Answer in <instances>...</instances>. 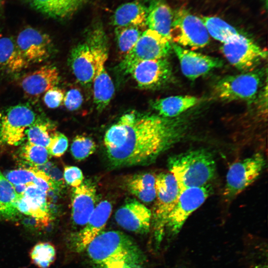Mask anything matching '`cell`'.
Masks as SVG:
<instances>
[{
  "instance_id": "44dd1931",
  "label": "cell",
  "mask_w": 268,
  "mask_h": 268,
  "mask_svg": "<svg viewBox=\"0 0 268 268\" xmlns=\"http://www.w3.org/2000/svg\"><path fill=\"white\" fill-rule=\"evenodd\" d=\"M30 6L46 17L57 20L69 18L85 0H26Z\"/></svg>"
},
{
  "instance_id": "8992f818",
  "label": "cell",
  "mask_w": 268,
  "mask_h": 268,
  "mask_svg": "<svg viewBox=\"0 0 268 268\" xmlns=\"http://www.w3.org/2000/svg\"><path fill=\"white\" fill-rule=\"evenodd\" d=\"M42 115L28 103H20L0 112V142L17 145L25 136L26 130Z\"/></svg>"
},
{
  "instance_id": "60d3db41",
  "label": "cell",
  "mask_w": 268,
  "mask_h": 268,
  "mask_svg": "<svg viewBox=\"0 0 268 268\" xmlns=\"http://www.w3.org/2000/svg\"><path fill=\"white\" fill-rule=\"evenodd\" d=\"M1 6V0H0V7Z\"/></svg>"
},
{
  "instance_id": "2e32d148",
  "label": "cell",
  "mask_w": 268,
  "mask_h": 268,
  "mask_svg": "<svg viewBox=\"0 0 268 268\" xmlns=\"http://www.w3.org/2000/svg\"><path fill=\"white\" fill-rule=\"evenodd\" d=\"M112 209L110 201L104 200L96 205L84 227L70 236V245L73 251L81 253L102 231Z\"/></svg>"
},
{
  "instance_id": "30bf717a",
  "label": "cell",
  "mask_w": 268,
  "mask_h": 268,
  "mask_svg": "<svg viewBox=\"0 0 268 268\" xmlns=\"http://www.w3.org/2000/svg\"><path fill=\"white\" fill-rule=\"evenodd\" d=\"M266 164L260 153L236 162L227 173L223 195L227 200L234 199L253 183L260 175Z\"/></svg>"
},
{
  "instance_id": "ac0fdd59",
  "label": "cell",
  "mask_w": 268,
  "mask_h": 268,
  "mask_svg": "<svg viewBox=\"0 0 268 268\" xmlns=\"http://www.w3.org/2000/svg\"><path fill=\"white\" fill-rule=\"evenodd\" d=\"M115 218L123 228L137 234H147L151 225L152 212L140 202L131 200L116 212Z\"/></svg>"
},
{
  "instance_id": "d590c367",
  "label": "cell",
  "mask_w": 268,
  "mask_h": 268,
  "mask_svg": "<svg viewBox=\"0 0 268 268\" xmlns=\"http://www.w3.org/2000/svg\"><path fill=\"white\" fill-rule=\"evenodd\" d=\"M68 147V139L62 133L55 132L52 135L47 150L50 155L62 156Z\"/></svg>"
},
{
  "instance_id": "7c38bea8",
  "label": "cell",
  "mask_w": 268,
  "mask_h": 268,
  "mask_svg": "<svg viewBox=\"0 0 268 268\" xmlns=\"http://www.w3.org/2000/svg\"><path fill=\"white\" fill-rule=\"evenodd\" d=\"M171 42L156 31L146 29L133 48L124 57L122 68L127 72L138 62L166 58L172 49Z\"/></svg>"
},
{
  "instance_id": "52a82bcc",
  "label": "cell",
  "mask_w": 268,
  "mask_h": 268,
  "mask_svg": "<svg viewBox=\"0 0 268 268\" xmlns=\"http://www.w3.org/2000/svg\"><path fill=\"white\" fill-rule=\"evenodd\" d=\"M170 36L172 42L192 49L203 48L209 42V35L201 19L185 7L173 12Z\"/></svg>"
},
{
  "instance_id": "1f68e13d",
  "label": "cell",
  "mask_w": 268,
  "mask_h": 268,
  "mask_svg": "<svg viewBox=\"0 0 268 268\" xmlns=\"http://www.w3.org/2000/svg\"><path fill=\"white\" fill-rule=\"evenodd\" d=\"M50 154L47 148L27 141L20 148L19 157L26 163L35 168L48 162Z\"/></svg>"
},
{
  "instance_id": "277c9868",
  "label": "cell",
  "mask_w": 268,
  "mask_h": 268,
  "mask_svg": "<svg viewBox=\"0 0 268 268\" xmlns=\"http://www.w3.org/2000/svg\"><path fill=\"white\" fill-rule=\"evenodd\" d=\"M105 54H108L106 35L101 24L97 23L88 32L85 40L75 46L69 55V66L80 83L92 82L98 61Z\"/></svg>"
},
{
  "instance_id": "8fae6325",
  "label": "cell",
  "mask_w": 268,
  "mask_h": 268,
  "mask_svg": "<svg viewBox=\"0 0 268 268\" xmlns=\"http://www.w3.org/2000/svg\"><path fill=\"white\" fill-rule=\"evenodd\" d=\"M212 192V187L208 184L181 190L176 204L168 217L165 234H178L189 216L203 203Z\"/></svg>"
},
{
  "instance_id": "ba28073f",
  "label": "cell",
  "mask_w": 268,
  "mask_h": 268,
  "mask_svg": "<svg viewBox=\"0 0 268 268\" xmlns=\"http://www.w3.org/2000/svg\"><path fill=\"white\" fill-rule=\"evenodd\" d=\"M221 49L227 60L243 72L253 70L268 56L266 50L240 33L222 43Z\"/></svg>"
},
{
  "instance_id": "484cf974",
  "label": "cell",
  "mask_w": 268,
  "mask_h": 268,
  "mask_svg": "<svg viewBox=\"0 0 268 268\" xmlns=\"http://www.w3.org/2000/svg\"><path fill=\"white\" fill-rule=\"evenodd\" d=\"M200 99L191 95H176L156 99L151 104L158 115L166 118L177 117L195 106Z\"/></svg>"
},
{
  "instance_id": "f1b7e54d",
  "label": "cell",
  "mask_w": 268,
  "mask_h": 268,
  "mask_svg": "<svg viewBox=\"0 0 268 268\" xmlns=\"http://www.w3.org/2000/svg\"><path fill=\"white\" fill-rule=\"evenodd\" d=\"M55 129L54 124L42 115L26 130L25 134L28 141L47 148Z\"/></svg>"
},
{
  "instance_id": "6da1fadb",
  "label": "cell",
  "mask_w": 268,
  "mask_h": 268,
  "mask_svg": "<svg viewBox=\"0 0 268 268\" xmlns=\"http://www.w3.org/2000/svg\"><path fill=\"white\" fill-rule=\"evenodd\" d=\"M184 129L171 118L130 112L106 132L107 156L116 167L148 164L179 141Z\"/></svg>"
},
{
  "instance_id": "603a6c76",
  "label": "cell",
  "mask_w": 268,
  "mask_h": 268,
  "mask_svg": "<svg viewBox=\"0 0 268 268\" xmlns=\"http://www.w3.org/2000/svg\"><path fill=\"white\" fill-rule=\"evenodd\" d=\"M108 55L101 56L96 65L93 83L94 102L98 110L105 109L110 103L114 93L113 81L106 70L105 65Z\"/></svg>"
},
{
  "instance_id": "f546056e",
  "label": "cell",
  "mask_w": 268,
  "mask_h": 268,
  "mask_svg": "<svg viewBox=\"0 0 268 268\" xmlns=\"http://www.w3.org/2000/svg\"><path fill=\"white\" fill-rule=\"evenodd\" d=\"M201 18L209 35L222 43L239 33L235 28L219 17L203 16Z\"/></svg>"
},
{
  "instance_id": "83f0119b",
  "label": "cell",
  "mask_w": 268,
  "mask_h": 268,
  "mask_svg": "<svg viewBox=\"0 0 268 268\" xmlns=\"http://www.w3.org/2000/svg\"><path fill=\"white\" fill-rule=\"evenodd\" d=\"M18 198L14 186L0 170V220L19 218L20 214L17 208Z\"/></svg>"
},
{
  "instance_id": "5b68a950",
  "label": "cell",
  "mask_w": 268,
  "mask_h": 268,
  "mask_svg": "<svg viewBox=\"0 0 268 268\" xmlns=\"http://www.w3.org/2000/svg\"><path fill=\"white\" fill-rule=\"evenodd\" d=\"M156 201L152 213L151 223L154 240L159 245L165 235L168 217L174 209L180 189L171 173H161L156 177Z\"/></svg>"
},
{
  "instance_id": "d6a6232c",
  "label": "cell",
  "mask_w": 268,
  "mask_h": 268,
  "mask_svg": "<svg viewBox=\"0 0 268 268\" xmlns=\"http://www.w3.org/2000/svg\"><path fill=\"white\" fill-rule=\"evenodd\" d=\"M145 30L135 26L118 27L115 34L119 51L125 57L135 45Z\"/></svg>"
},
{
  "instance_id": "9a60e30c",
  "label": "cell",
  "mask_w": 268,
  "mask_h": 268,
  "mask_svg": "<svg viewBox=\"0 0 268 268\" xmlns=\"http://www.w3.org/2000/svg\"><path fill=\"white\" fill-rule=\"evenodd\" d=\"M126 72L132 76L138 87L145 89L164 85L172 76L171 66L166 58L138 62Z\"/></svg>"
},
{
  "instance_id": "74e56055",
  "label": "cell",
  "mask_w": 268,
  "mask_h": 268,
  "mask_svg": "<svg viewBox=\"0 0 268 268\" xmlns=\"http://www.w3.org/2000/svg\"><path fill=\"white\" fill-rule=\"evenodd\" d=\"M63 177L66 182L73 188L80 185L84 178L81 170L73 166H67L65 167Z\"/></svg>"
},
{
  "instance_id": "b9f144b4",
  "label": "cell",
  "mask_w": 268,
  "mask_h": 268,
  "mask_svg": "<svg viewBox=\"0 0 268 268\" xmlns=\"http://www.w3.org/2000/svg\"></svg>"
},
{
  "instance_id": "f35d334b",
  "label": "cell",
  "mask_w": 268,
  "mask_h": 268,
  "mask_svg": "<svg viewBox=\"0 0 268 268\" xmlns=\"http://www.w3.org/2000/svg\"><path fill=\"white\" fill-rule=\"evenodd\" d=\"M82 101V96L80 91L76 89H72L68 91L64 99L66 107L70 111H73L79 108Z\"/></svg>"
},
{
  "instance_id": "ffe728a7",
  "label": "cell",
  "mask_w": 268,
  "mask_h": 268,
  "mask_svg": "<svg viewBox=\"0 0 268 268\" xmlns=\"http://www.w3.org/2000/svg\"><path fill=\"white\" fill-rule=\"evenodd\" d=\"M59 81L57 68L49 64L25 74L20 81V85L26 95L35 98L56 87Z\"/></svg>"
},
{
  "instance_id": "d6986e66",
  "label": "cell",
  "mask_w": 268,
  "mask_h": 268,
  "mask_svg": "<svg viewBox=\"0 0 268 268\" xmlns=\"http://www.w3.org/2000/svg\"><path fill=\"white\" fill-rule=\"evenodd\" d=\"M96 188L89 181L73 188L71 195V218L73 223L84 226L96 207Z\"/></svg>"
},
{
  "instance_id": "7a4b0ae2",
  "label": "cell",
  "mask_w": 268,
  "mask_h": 268,
  "mask_svg": "<svg viewBox=\"0 0 268 268\" xmlns=\"http://www.w3.org/2000/svg\"><path fill=\"white\" fill-rule=\"evenodd\" d=\"M86 250L93 268H144L146 262L138 245L119 231H102Z\"/></svg>"
},
{
  "instance_id": "d4e9b609",
  "label": "cell",
  "mask_w": 268,
  "mask_h": 268,
  "mask_svg": "<svg viewBox=\"0 0 268 268\" xmlns=\"http://www.w3.org/2000/svg\"><path fill=\"white\" fill-rule=\"evenodd\" d=\"M16 41L11 37L0 38V72L15 74L29 66Z\"/></svg>"
},
{
  "instance_id": "4dcf8cb0",
  "label": "cell",
  "mask_w": 268,
  "mask_h": 268,
  "mask_svg": "<svg viewBox=\"0 0 268 268\" xmlns=\"http://www.w3.org/2000/svg\"><path fill=\"white\" fill-rule=\"evenodd\" d=\"M56 256V249L49 242L38 243L30 252L31 261L38 268H49L55 261Z\"/></svg>"
},
{
  "instance_id": "9c48e42d",
  "label": "cell",
  "mask_w": 268,
  "mask_h": 268,
  "mask_svg": "<svg viewBox=\"0 0 268 268\" xmlns=\"http://www.w3.org/2000/svg\"><path fill=\"white\" fill-rule=\"evenodd\" d=\"M261 74L260 72L252 70L224 76L215 84L214 95L223 101H251L256 97L260 87Z\"/></svg>"
},
{
  "instance_id": "cb8c5ba5",
  "label": "cell",
  "mask_w": 268,
  "mask_h": 268,
  "mask_svg": "<svg viewBox=\"0 0 268 268\" xmlns=\"http://www.w3.org/2000/svg\"><path fill=\"white\" fill-rule=\"evenodd\" d=\"M147 7L139 1L122 4L115 11L113 24L116 27L135 26L145 30Z\"/></svg>"
},
{
  "instance_id": "7402d4cb",
  "label": "cell",
  "mask_w": 268,
  "mask_h": 268,
  "mask_svg": "<svg viewBox=\"0 0 268 268\" xmlns=\"http://www.w3.org/2000/svg\"><path fill=\"white\" fill-rule=\"evenodd\" d=\"M173 12L165 0H151L147 7L146 26L171 41Z\"/></svg>"
},
{
  "instance_id": "8d00e7d4",
  "label": "cell",
  "mask_w": 268,
  "mask_h": 268,
  "mask_svg": "<svg viewBox=\"0 0 268 268\" xmlns=\"http://www.w3.org/2000/svg\"><path fill=\"white\" fill-rule=\"evenodd\" d=\"M64 97V91L56 86L45 92L43 101L48 108L54 109L59 107L62 104Z\"/></svg>"
},
{
  "instance_id": "4fadbf2b",
  "label": "cell",
  "mask_w": 268,
  "mask_h": 268,
  "mask_svg": "<svg viewBox=\"0 0 268 268\" xmlns=\"http://www.w3.org/2000/svg\"><path fill=\"white\" fill-rule=\"evenodd\" d=\"M22 195H18L17 208L25 218L34 219L39 230L49 226L54 217L52 214L47 199V193L33 183L27 184Z\"/></svg>"
},
{
  "instance_id": "ab89813d",
  "label": "cell",
  "mask_w": 268,
  "mask_h": 268,
  "mask_svg": "<svg viewBox=\"0 0 268 268\" xmlns=\"http://www.w3.org/2000/svg\"><path fill=\"white\" fill-rule=\"evenodd\" d=\"M46 164L43 169H39L43 171L50 178L56 190H59L62 189L64 185V179L61 171L56 167L52 165L48 166Z\"/></svg>"
},
{
  "instance_id": "5bb4252c",
  "label": "cell",
  "mask_w": 268,
  "mask_h": 268,
  "mask_svg": "<svg viewBox=\"0 0 268 268\" xmlns=\"http://www.w3.org/2000/svg\"><path fill=\"white\" fill-rule=\"evenodd\" d=\"M15 41L29 65L46 61L54 53V44L50 35L31 27L21 30Z\"/></svg>"
},
{
  "instance_id": "e575fe53",
  "label": "cell",
  "mask_w": 268,
  "mask_h": 268,
  "mask_svg": "<svg viewBox=\"0 0 268 268\" xmlns=\"http://www.w3.org/2000/svg\"><path fill=\"white\" fill-rule=\"evenodd\" d=\"M37 177V171L33 168L11 170L5 176V178L13 185H26L30 183L34 184Z\"/></svg>"
},
{
  "instance_id": "3957f363",
  "label": "cell",
  "mask_w": 268,
  "mask_h": 268,
  "mask_svg": "<svg viewBox=\"0 0 268 268\" xmlns=\"http://www.w3.org/2000/svg\"><path fill=\"white\" fill-rule=\"evenodd\" d=\"M168 166L181 190L207 184L216 171V164L212 155L201 149L174 155L169 158Z\"/></svg>"
},
{
  "instance_id": "e0dca14e",
  "label": "cell",
  "mask_w": 268,
  "mask_h": 268,
  "mask_svg": "<svg viewBox=\"0 0 268 268\" xmlns=\"http://www.w3.org/2000/svg\"><path fill=\"white\" fill-rule=\"evenodd\" d=\"M172 49L178 58L182 73L192 80L223 65L222 61L217 58L185 49L174 43Z\"/></svg>"
},
{
  "instance_id": "836d02e7",
  "label": "cell",
  "mask_w": 268,
  "mask_h": 268,
  "mask_svg": "<svg viewBox=\"0 0 268 268\" xmlns=\"http://www.w3.org/2000/svg\"><path fill=\"white\" fill-rule=\"evenodd\" d=\"M96 144L91 138L86 136L78 135L73 139L70 151L73 157L77 160H82L93 154Z\"/></svg>"
},
{
  "instance_id": "4316f807",
  "label": "cell",
  "mask_w": 268,
  "mask_h": 268,
  "mask_svg": "<svg viewBox=\"0 0 268 268\" xmlns=\"http://www.w3.org/2000/svg\"><path fill=\"white\" fill-rule=\"evenodd\" d=\"M155 182L156 177L153 174L144 173L130 177L126 185L131 193L142 201L148 203L156 198Z\"/></svg>"
}]
</instances>
